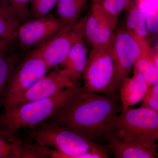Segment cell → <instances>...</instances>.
<instances>
[{"instance_id": "6da1fadb", "label": "cell", "mask_w": 158, "mask_h": 158, "mask_svg": "<svg viewBox=\"0 0 158 158\" xmlns=\"http://www.w3.org/2000/svg\"><path fill=\"white\" fill-rule=\"evenodd\" d=\"M121 109L118 97L85 89L46 121L73 128L97 142L106 145L108 124Z\"/></svg>"}, {"instance_id": "7a4b0ae2", "label": "cell", "mask_w": 158, "mask_h": 158, "mask_svg": "<svg viewBox=\"0 0 158 158\" xmlns=\"http://www.w3.org/2000/svg\"><path fill=\"white\" fill-rule=\"evenodd\" d=\"M27 131L31 141L59 152V158L109 157L106 145L100 144L81 132L66 126L44 121Z\"/></svg>"}, {"instance_id": "3957f363", "label": "cell", "mask_w": 158, "mask_h": 158, "mask_svg": "<svg viewBox=\"0 0 158 158\" xmlns=\"http://www.w3.org/2000/svg\"><path fill=\"white\" fill-rule=\"evenodd\" d=\"M81 81L53 96L19 105L0 116V130L17 132L46 121L59 108L85 90Z\"/></svg>"}, {"instance_id": "277c9868", "label": "cell", "mask_w": 158, "mask_h": 158, "mask_svg": "<svg viewBox=\"0 0 158 158\" xmlns=\"http://www.w3.org/2000/svg\"><path fill=\"white\" fill-rule=\"evenodd\" d=\"M108 134L156 151L158 112L148 108L122 107L108 126Z\"/></svg>"}, {"instance_id": "5b68a950", "label": "cell", "mask_w": 158, "mask_h": 158, "mask_svg": "<svg viewBox=\"0 0 158 158\" xmlns=\"http://www.w3.org/2000/svg\"><path fill=\"white\" fill-rule=\"evenodd\" d=\"M115 74L111 43L92 47L82 77L85 90L118 97L115 88Z\"/></svg>"}, {"instance_id": "8992f818", "label": "cell", "mask_w": 158, "mask_h": 158, "mask_svg": "<svg viewBox=\"0 0 158 158\" xmlns=\"http://www.w3.org/2000/svg\"><path fill=\"white\" fill-rule=\"evenodd\" d=\"M50 69L36 48L23 58L7 85L3 105L5 111L11 109L15 101L46 75Z\"/></svg>"}, {"instance_id": "52a82bcc", "label": "cell", "mask_w": 158, "mask_h": 158, "mask_svg": "<svg viewBox=\"0 0 158 158\" xmlns=\"http://www.w3.org/2000/svg\"><path fill=\"white\" fill-rule=\"evenodd\" d=\"M111 48L116 69L115 88L118 94L122 81L128 77L138 59L153 51L147 41L140 40L122 27L114 32Z\"/></svg>"}, {"instance_id": "ba28073f", "label": "cell", "mask_w": 158, "mask_h": 158, "mask_svg": "<svg viewBox=\"0 0 158 158\" xmlns=\"http://www.w3.org/2000/svg\"><path fill=\"white\" fill-rule=\"evenodd\" d=\"M64 27L61 21L50 14L30 19L19 25L17 42L23 52L32 51L52 38Z\"/></svg>"}, {"instance_id": "9c48e42d", "label": "cell", "mask_w": 158, "mask_h": 158, "mask_svg": "<svg viewBox=\"0 0 158 158\" xmlns=\"http://www.w3.org/2000/svg\"><path fill=\"white\" fill-rule=\"evenodd\" d=\"M83 36L80 20L73 26H66L46 42L37 48L50 69L61 65L68 56L73 46Z\"/></svg>"}, {"instance_id": "30bf717a", "label": "cell", "mask_w": 158, "mask_h": 158, "mask_svg": "<svg viewBox=\"0 0 158 158\" xmlns=\"http://www.w3.org/2000/svg\"><path fill=\"white\" fill-rule=\"evenodd\" d=\"M77 83L72 80L64 69H54L40 79L21 95L15 102L11 109L25 103L53 96Z\"/></svg>"}, {"instance_id": "8fae6325", "label": "cell", "mask_w": 158, "mask_h": 158, "mask_svg": "<svg viewBox=\"0 0 158 158\" xmlns=\"http://www.w3.org/2000/svg\"><path fill=\"white\" fill-rule=\"evenodd\" d=\"M80 21L84 39L91 47L112 43L116 26L93 4L89 12Z\"/></svg>"}, {"instance_id": "7c38bea8", "label": "cell", "mask_w": 158, "mask_h": 158, "mask_svg": "<svg viewBox=\"0 0 158 158\" xmlns=\"http://www.w3.org/2000/svg\"><path fill=\"white\" fill-rule=\"evenodd\" d=\"M50 151L21 138L17 132L0 130V158H50Z\"/></svg>"}, {"instance_id": "4fadbf2b", "label": "cell", "mask_w": 158, "mask_h": 158, "mask_svg": "<svg viewBox=\"0 0 158 158\" xmlns=\"http://www.w3.org/2000/svg\"><path fill=\"white\" fill-rule=\"evenodd\" d=\"M150 86L139 73L134 72L132 77L125 78L118 90L122 107H131L142 102Z\"/></svg>"}, {"instance_id": "5bb4252c", "label": "cell", "mask_w": 158, "mask_h": 158, "mask_svg": "<svg viewBox=\"0 0 158 158\" xmlns=\"http://www.w3.org/2000/svg\"><path fill=\"white\" fill-rule=\"evenodd\" d=\"M88 49L84 37L79 38L73 46L61 66L68 73L75 83L80 81L88 62Z\"/></svg>"}, {"instance_id": "9a60e30c", "label": "cell", "mask_w": 158, "mask_h": 158, "mask_svg": "<svg viewBox=\"0 0 158 158\" xmlns=\"http://www.w3.org/2000/svg\"><path fill=\"white\" fill-rule=\"evenodd\" d=\"M106 145L115 158H153L157 156L156 151L110 134Z\"/></svg>"}, {"instance_id": "2e32d148", "label": "cell", "mask_w": 158, "mask_h": 158, "mask_svg": "<svg viewBox=\"0 0 158 158\" xmlns=\"http://www.w3.org/2000/svg\"><path fill=\"white\" fill-rule=\"evenodd\" d=\"M127 10L125 19V30L140 40L147 41V12L140 8L138 2H133Z\"/></svg>"}, {"instance_id": "e0dca14e", "label": "cell", "mask_w": 158, "mask_h": 158, "mask_svg": "<svg viewBox=\"0 0 158 158\" xmlns=\"http://www.w3.org/2000/svg\"><path fill=\"white\" fill-rule=\"evenodd\" d=\"M10 50L9 48L0 51V106H3L6 88L12 73L22 59L19 53Z\"/></svg>"}, {"instance_id": "ac0fdd59", "label": "cell", "mask_w": 158, "mask_h": 158, "mask_svg": "<svg viewBox=\"0 0 158 158\" xmlns=\"http://www.w3.org/2000/svg\"><path fill=\"white\" fill-rule=\"evenodd\" d=\"M89 0H59L56 5L58 18L65 26H73L79 20Z\"/></svg>"}, {"instance_id": "d6986e66", "label": "cell", "mask_w": 158, "mask_h": 158, "mask_svg": "<svg viewBox=\"0 0 158 158\" xmlns=\"http://www.w3.org/2000/svg\"><path fill=\"white\" fill-rule=\"evenodd\" d=\"M20 23L14 13L0 0V38L10 43L17 42Z\"/></svg>"}, {"instance_id": "ffe728a7", "label": "cell", "mask_w": 158, "mask_h": 158, "mask_svg": "<svg viewBox=\"0 0 158 158\" xmlns=\"http://www.w3.org/2000/svg\"><path fill=\"white\" fill-rule=\"evenodd\" d=\"M92 4L116 26L118 15L129 8L133 0H92Z\"/></svg>"}, {"instance_id": "44dd1931", "label": "cell", "mask_w": 158, "mask_h": 158, "mask_svg": "<svg viewBox=\"0 0 158 158\" xmlns=\"http://www.w3.org/2000/svg\"><path fill=\"white\" fill-rule=\"evenodd\" d=\"M153 53L140 57L134 67V72L141 73L150 85L158 83V68L152 59Z\"/></svg>"}, {"instance_id": "7402d4cb", "label": "cell", "mask_w": 158, "mask_h": 158, "mask_svg": "<svg viewBox=\"0 0 158 158\" xmlns=\"http://www.w3.org/2000/svg\"><path fill=\"white\" fill-rule=\"evenodd\" d=\"M17 17L20 24L31 18L30 5L32 0H1Z\"/></svg>"}, {"instance_id": "603a6c76", "label": "cell", "mask_w": 158, "mask_h": 158, "mask_svg": "<svg viewBox=\"0 0 158 158\" xmlns=\"http://www.w3.org/2000/svg\"><path fill=\"white\" fill-rule=\"evenodd\" d=\"M59 0H32L30 5L31 18L46 16L56 6Z\"/></svg>"}, {"instance_id": "cb8c5ba5", "label": "cell", "mask_w": 158, "mask_h": 158, "mask_svg": "<svg viewBox=\"0 0 158 158\" xmlns=\"http://www.w3.org/2000/svg\"><path fill=\"white\" fill-rule=\"evenodd\" d=\"M141 107L148 108L158 112V83L149 86Z\"/></svg>"}, {"instance_id": "d4e9b609", "label": "cell", "mask_w": 158, "mask_h": 158, "mask_svg": "<svg viewBox=\"0 0 158 158\" xmlns=\"http://www.w3.org/2000/svg\"><path fill=\"white\" fill-rule=\"evenodd\" d=\"M146 24L148 34H158V11L147 13Z\"/></svg>"}, {"instance_id": "484cf974", "label": "cell", "mask_w": 158, "mask_h": 158, "mask_svg": "<svg viewBox=\"0 0 158 158\" xmlns=\"http://www.w3.org/2000/svg\"><path fill=\"white\" fill-rule=\"evenodd\" d=\"M138 3L140 8L147 13L158 11V0H140Z\"/></svg>"}, {"instance_id": "4316f807", "label": "cell", "mask_w": 158, "mask_h": 158, "mask_svg": "<svg viewBox=\"0 0 158 158\" xmlns=\"http://www.w3.org/2000/svg\"><path fill=\"white\" fill-rule=\"evenodd\" d=\"M11 44L0 38V51L6 50L10 48Z\"/></svg>"}, {"instance_id": "83f0119b", "label": "cell", "mask_w": 158, "mask_h": 158, "mask_svg": "<svg viewBox=\"0 0 158 158\" xmlns=\"http://www.w3.org/2000/svg\"><path fill=\"white\" fill-rule=\"evenodd\" d=\"M151 58L154 63L158 68V52H154L153 51Z\"/></svg>"}, {"instance_id": "f1b7e54d", "label": "cell", "mask_w": 158, "mask_h": 158, "mask_svg": "<svg viewBox=\"0 0 158 158\" xmlns=\"http://www.w3.org/2000/svg\"><path fill=\"white\" fill-rule=\"evenodd\" d=\"M157 142H158V143H157V144L156 146H157V148H158V141Z\"/></svg>"}]
</instances>
